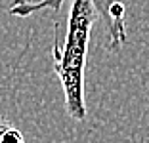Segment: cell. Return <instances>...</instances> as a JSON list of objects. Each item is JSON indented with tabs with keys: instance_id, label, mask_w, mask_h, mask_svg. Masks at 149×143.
<instances>
[{
	"instance_id": "6da1fadb",
	"label": "cell",
	"mask_w": 149,
	"mask_h": 143,
	"mask_svg": "<svg viewBox=\"0 0 149 143\" xmlns=\"http://www.w3.org/2000/svg\"><path fill=\"white\" fill-rule=\"evenodd\" d=\"M96 15L97 12L92 0H71L63 40L57 29L54 35V73L57 74V80L61 84L67 115L79 122L86 118L84 74H86L88 46H90V35Z\"/></svg>"
},
{
	"instance_id": "277c9868",
	"label": "cell",
	"mask_w": 149,
	"mask_h": 143,
	"mask_svg": "<svg viewBox=\"0 0 149 143\" xmlns=\"http://www.w3.org/2000/svg\"><path fill=\"white\" fill-rule=\"evenodd\" d=\"M8 126H10V122L6 120V118H0V135L6 132V128H8Z\"/></svg>"
},
{
	"instance_id": "7a4b0ae2",
	"label": "cell",
	"mask_w": 149,
	"mask_h": 143,
	"mask_svg": "<svg viewBox=\"0 0 149 143\" xmlns=\"http://www.w3.org/2000/svg\"><path fill=\"white\" fill-rule=\"evenodd\" d=\"M65 0H15L10 6L8 12L15 17H29L31 13L40 12V10H57L61 8ZM96 6V12L100 19L105 25V33L109 36V48L111 50H118L126 40V8L123 2L118 0H92Z\"/></svg>"
},
{
	"instance_id": "3957f363",
	"label": "cell",
	"mask_w": 149,
	"mask_h": 143,
	"mask_svg": "<svg viewBox=\"0 0 149 143\" xmlns=\"http://www.w3.org/2000/svg\"><path fill=\"white\" fill-rule=\"evenodd\" d=\"M0 143H25V137L23 134L17 130V128H13L12 124L6 128V132L0 135Z\"/></svg>"
}]
</instances>
